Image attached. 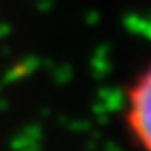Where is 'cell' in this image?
<instances>
[{"instance_id": "1", "label": "cell", "mask_w": 151, "mask_h": 151, "mask_svg": "<svg viewBox=\"0 0 151 151\" xmlns=\"http://www.w3.org/2000/svg\"><path fill=\"white\" fill-rule=\"evenodd\" d=\"M120 124L134 151H151V59L132 73L122 90Z\"/></svg>"}]
</instances>
